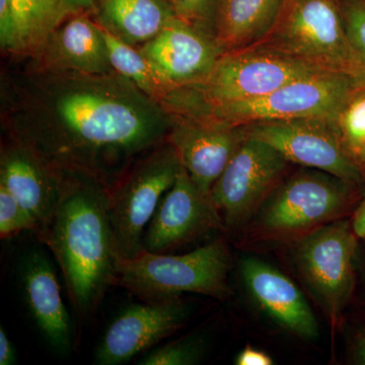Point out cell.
Wrapping results in <instances>:
<instances>
[{
  "label": "cell",
  "mask_w": 365,
  "mask_h": 365,
  "mask_svg": "<svg viewBox=\"0 0 365 365\" xmlns=\"http://www.w3.org/2000/svg\"><path fill=\"white\" fill-rule=\"evenodd\" d=\"M181 168L167 139L137 158L108 189V215L118 258H132L143 251L146 227Z\"/></svg>",
  "instance_id": "52a82bcc"
},
{
  "label": "cell",
  "mask_w": 365,
  "mask_h": 365,
  "mask_svg": "<svg viewBox=\"0 0 365 365\" xmlns=\"http://www.w3.org/2000/svg\"><path fill=\"white\" fill-rule=\"evenodd\" d=\"M235 364L237 365H272L273 359L267 353L261 351V350L255 349L251 346H247L246 348L239 353L235 359Z\"/></svg>",
  "instance_id": "f546056e"
},
{
  "label": "cell",
  "mask_w": 365,
  "mask_h": 365,
  "mask_svg": "<svg viewBox=\"0 0 365 365\" xmlns=\"http://www.w3.org/2000/svg\"><path fill=\"white\" fill-rule=\"evenodd\" d=\"M230 254L222 241H213L187 254H155L143 250L118 259L114 285L146 302L179 297L185 292L225 299L230 294Z\"/></svg>",
  "instance_id": "5b68a950"
},
{
  "label": "cell",
  "mask_w": 365,
  "mask_h": 365,
  "mask_svg": "<svg viewBox=\"0 0 365 365\" xmlns=\"http://www.w3.org/2000/svg\"><path fill=\"white\" fill-rule=\"evenodd\" d=\"M222 216L210 194L204 193L181 168L143 235V250L163 254L222 227Z\"/></svg>",
  "instance_id": "7c38bea8"
},
{
  "label": "cell",
  "mask_w": 365,
  "mask_h": 365,
  "mask_svg": "<svg viewBox=\"0 0 365 365\" xmlns=\"http://www.w3.org/2000/svg\"><path fill=\"white\" fill-rule=\"evenodd\" d=\"M289 163L270 144L247 137L211 189L228 227H239L265 202Z\"/></svg>",
  "instance_id": "8fae6325"
},
{
  "label": "cell",
  "mask_w": 365,
  "mask_h": 365,
  "mask_svg": "<svg viewBox=\"0 0 365 365\" xmlns=\"http://www.w3.org/2000/svg\"><path fill=\"white\" fill-rule=\"evenodd\" d=\"M0 45L13 55L16 47V24L11 0H0Z\"/></svg>",
  "instance_id": "f1b7e54d"
},
{
  "label": "cell",
  "mask_w": 365,
  "mask_h": 365,
  "mask_svg": "<svg viewBox=\"0 0 365 365\" xmlns=\"http://www.w3.org/2000/svg\"><path fill=\"white\" fill-rule=\"evenodd\" d=\"M203 354V343L189 338L168 343L151 350L139 359L141 365H190L195 364Z\"/></svg>",
  "instance_id": "d4e9b609"
},
{
  "label": "cell",
  "mask_w": 365,
  "mask_h": 365,
  "mask_svg": "<svg viewBox=\"0 0 365 365\" xmlns=\"http://www.w3.org/2000/svg\"><path fill=\"white\" fill-rule=\"evenodd\" d=\"M256 46L365 86L364 66L348 37L339 0H287L273 30Z\"/></svg>",
  "instance_id": "277c9868"
},
{
  "label": "cell",
  "mask_w": 365,
  "mask_h": 365,
  "mask_svg": "<svg viewBox=\"0 0 365 365\" xmlns=\"http://www.w3.org/2000/svg\"><path fill=\"white\" fill-rule=\"evenodd\" d=\"M357 165H359V168L360 170H361V172L362 169H365V148L364 153H362L361 157L359 158V163H357Z\"/></svg>",
  "instance_id": "e575fe53"
},
{
  "label": "cell",
  "mask_w": 365,
  "mask_h": 365,
  "mask_svg": "<svg viewBox=\"0 0 365 365\" xmlns=\"http://www.w3.org/2000/svg\"><path fill=\"white\" fill-rule=\"evenodd\" d=\"M348 37L365 68V0H339Z\"/></svg>",
  "instance_id": "83f0119b"
},
{
  "label": "cell",
  "mask_w": 365,
  "mask_h": 365,
  "mask_svg": "<svg viewBox=\"0 0 365 365\" xmlns=\"http://www.w3.org/2000/svg\"><path fill=\"white\" fill-rule=\"evenodd\" d=\"M241 273L250 294L276 324L304 339L318 337V322L309 302L287 275L256 258L242 260Z\"/></svg>",
  "instance_id": "d6986e66"
},
{
  "label": "cell",
  "mask_w": 365,
  "mask_h": 365,
  "mask_svg": "<svg viewBox=\"0 0 365 365\" xmlns=\"http://www.w3.org/2000/svg\"><path fill=\"white\" fill-rule=\"evenodd\" d=\"M16 361V349L4 327L1 326L0 327V365H13Z\"/></svg>",
  "instance_id": "4dcf8cb0"
},
{
  "label": "cell",
  "mask_w": 365,
  "mask_h": 365,
  "mask_svg": "<svg viewBox=\"0 0 365 365\" xmlns=\"http://www.w3.org/2000/svg\"><path fill=\"white\" fill-rule=\"evenodd\" d=\"M187 316L188 309L180 297L125 307L106 329L96 350V364H127L176 332Z\"/></svg>",
  "instance_id": "4fadbf2b"
},
{
  "label": "cell",
  "mask_w": 365,
  "mask_h": 365,
  "mask_svg": "<svg viewBox=\"0 0 365 365\" xmlns=\"http://www.w3.org/2000/svg\"><path fill=\"white\" fill-rule=\"evenodd\" d=\"M37 220L0 185V237L11 239L24 230L39 232Z\"/></svg>",
  "instance_id": "484cf974"
},
{
  "label": "cell",
  "mask_w": 365,
  "mask_h": 365,
  "mask_svg": "<svg viewBox=\"0 0 365 365\" xmlns=\"http://www.w3.org/2000/svg\"><path fill=\"white\" fill-rule=\"evenodd\" d=\"M352 227L359 239H365V195L353 215Z\"/></svg>",
  "instance_id": "d6a6232c"
},
{
  "label": "cell",
  "mask_w": 365,
  "mask_h": 365,
  "mask_svg": "<svg viewBox=\"0 0 365 365\" xmlns=\"http://www.w3.org/2000/svg\"><path fill=\"white\" fill-rule=\"evenodd\" d=\"M90 13L98 25L136 48L177 18L165 0H100Z\"/></svg>",
  "instance_id": "44dd1931"
},
{
  "label": "cell",
  "mask_w": 365,
  "mask_h": 365,
  "mask_svg": "<svg viewBox=\"0 0 365 365\" xmlns=\"http://www.w3.org/2000/svg\"><path fill=\"white\" fill-rule=\"evenodd\" d=\"M20 275L24 299L41 335L60 356L71 354V319L51 262L43 252L34 250L21 261Z\"/></svg>",
  "instance_id": "ac0fdd59"
},
{
  "label": "cell",
  "mask_w": 365,
  "mask_h": 365,
  "mask_svg": "<svg viewBox=\"0 0 365 365\" xmlns=\"http://www.w3.org/2000/svg\"><path fill=\"white\" fill-rule=\"evenodd\" d=\"M23 58L34 66L52 71L88 74L116 72L110 61L100 26L88 11L67 14L39 49Z\"/></svg>",
  "instance_id": "2e32d148"
},
{
  "label": "cell",
  "mask_w": 365,
  "mask_h": 365,
  "mask_svg": "<svg viewBox=\"0 0 365 365\" xmlns=\"http://www.w3.org/2000/svg\"><path fill=\"white\" fill-rule=\"evenodd\" d=\"M58 262L72 307L90 316L114 285L118 256L108 215V188L83 175L61 173V192L39 234Z\"/></svg>",
  "instance_id": "7a4b0ae2"
},
{
  "label": "cell",
  "mask_w": 365,
  "mask_h": 365,
  "mask_svg": "<svg viewBox=\"0 0 365 365\" xmlns=\"http://www.w3.org/2000/svg\"><path fill=\"white\" fill-rule=\"evenodd\" d=\"M350 182L318 170L300 172L262 204L260 225L272 235L309 232L337 220L349 199Z\"/></svg>",
  "instance_id": "9c48e42d"
},
{
  "label": "cell",
  "mask_w": 365,
  "mask_h": 365,
  "mask_svg": "<svg viewBox=\"0 0 365 365\" xmlns=\"http://www.w3.org/2000/svg\"><path fill=\"white\" fill-rule=\"evenodd\" d=\"M21 59L2 74L4 129L57 172L109 189L167 140L174 116L117 72L52 71Z\"/></svg>",
  "instance_id": "6da1fadb"
},
{
  "label": "cell",
  "mask_w": 365,
  "mask_h": 365,
  "mask_svg": "<svg viewBox=\"0 0 365 365\" xmlns=\"http://www.w3.org/2000/svg\"><path fill=\"white\" fill-rule=\"evenodd\" d=\"M137 48L173 88L202 81L223 54L212 36L179 18Z\"/></svg>",
  "instance_id": "9a60e30c"
},
{
  "label": "cell",
  "mask_w": 365,
  "mask_h": 365,
  "mask_svg": "<svg viewBox=\"0 0 365 365\" xmlns=\"http://www.w3.org/2000/svg\"><path fill=\"white\" fill-rule=\"evenodd\" d=\"M0 185L37 220L40 234L51 220L61 192V173L37 153L7 136L0 151Z\"/></svg>",
  "instance_id": "e0dca14e"
},
{
  "label": "cell",
  "mask_w": 365,
  "mask_h": 365,
  "mask_svg": "<svg viewBox=\"0 0 365 365\" xmlns=\"http://www.w3.org/2000/svg\"><path fill=\"white\" fill-rule=\"evenodd\" d=\"M357 239L351 222L335 220L307 232L295 253L300 274L333 322L351 297Z\"/></svg>",
  "instance_id": "ba28073f"
},
{
  "label": "cell",
  "mask_w": 365,
  "mask_h": 365,
  "mask_svg": "<svg viewBox=\"0 0 365 365\" xmlns=\"http://www.w3.org/2000/svg\"><path fill=\"white\" fill-rule=\"evenodd\" d=\"M325 73L282 53L255 46L223 53L202 81L170 91L163 108L173 116H182L205 106L261 97L297 79Z\"/></svg>",
  "instance_id": "3957f363"
},
{
  "label": "cell",
  "mask_w": 365,
  "mask_h": 365,
  "mask_svg": "<svg viewBox=\"0 0 365 365\" xmlns=\"http://www.w3.org/2000/svg\"><path fill=\"white\" fill-rule=\"evenodd\" d=\"M287 0H220L215 38L222 53L258 45L273 30Z\"/></svg>",
  "instance_id": "ffe728a7"
},
{
  "label": "cell",
  "mask_w": 365,
  "mask_h": 365,
  "mask_svg": "<svg viewBox=\"0 0 365 365\" xmlns=\"http://www.w3.org/2000/svg\"><path fill=\"white\" fill-rule=\"evenodd\" d=\"M362 88L365 86L350 76L319 74L292 81L261 97L205 106L182 117L232 127L302 118L337 120L350 98Z\"/></svg>",
  "instance_id": "8992f818"
},
{
  "label": "cell",
  "mask_w": 365,
  "mask_h": 365,
  "mask_svg": "<svg viewBox=\"0 0 365 365\" xmlns=\"http://www.w3.org/2000/svg\"><path fill=\"white\" fill-rule=\"evenodd\" d=\"M336 127L345 150L357 165L365 148V88L348 101L336 120Z\"/></svg>",
  "instance_id": "cb8c5ba5"
},
{
  "label": "cell",
  "mask_w": 365,
  "mask_h": 365,
  "mask_svg": "<svg viewBox=\"0 0 365 365\" xmlns=\"http://www.w3.org/2000/svg\"><path fill=\"white\" fill-rule=\"evenodd\" d=\"M16 24L13 56L28 57L43 45L67 13L62 0H11Z\"/></svg>",
  "instance_id": "7402d4cb"
},
{
  "label": "cell",
  "mask_w": 365,
  "mask_h": 365,
  "mask_svg": "<svg viewBox=\"0 0 365 365\" xmlns=\"http://www.w3.org/2000/svg\"><path fill=\"white\" fill-rule=\"evenodd\" d=\"M100 28L114 71L163 106L174 88L160 78L138 48L118 39L101 26Z\"/></svg>",
  "instance_id": "603a6c76"
},
{
  "label": "cell",
  "mask_w": 365,
  "mask_h": 365,
  "mask_svg": "<svg viewBox=\"0 0 365 365\" xmlns=\"http://www.w3.org/2000/svg\"><path fill=\"white\" fill-rule=\"evenodd\" d=\"M245 127L249 137L270 144L289 163L328 173L350 184L361 178V170L343 146L336 120L302 118Z\"/></svg>",
  "instance_id": "30bf717a"
},
{
  "label": "cell",
  "mask_w": 365,
  "mask_h": 365,
  "mask_svg": "<svg viewBox=\"0 0 365 365\" xmlns=\"http://www.w3.org/2000/svg\"><path fill=\"white\" fill-rule=\"evenodd\" d=\"M246 127L174 116L168 141L181 165L204 193L210 194L235 153L246 140Z\"/></svg>",
  "instance_id": "5bb4252c"
},
{
  "label": "cell",
  "mask_w": 365,
  "mask_h": 365,
  "mask_svg": "<svg viewBox=\"0 0 365 365\" xmlns=\"http://www.w3.org/2000/svg\"><path fill=\"white\" fill-rule=\"evenodd\" d=\"M68 14L90 13L100 0H62Z\"/></svg>",
  "instance_id": "1f68e13d"
},
{
  "label": "cell",
  "mask_w": 365,
  "mask_h": 365,
  "mask_svg": "<svg viewBox=\"0 0 365 365\" xmlns=\"http://www.w3.org/2000/svg\"><path fill=\"white\" fill-rule=\"evenodd\" d=\"M177 18L215 38V21L220 0H165Z\"/></svg>",
  "instance_id": "4316f807"
},
{
  "label": "cell",
  "mask_w": 365,
  "mask_h": 365,
  "mask_svg": "<svg viewBox=\"0 0 365 365\" xmlns=\"http://www.w3.org/2000/svg\"><path fill=\"white\" fill-rule=\"evenodd\" d=\"M357 353H359V360L361 361V364H365V336L360 340Z\"/></svg>",
  "instance_id": "836d02e7"
}]
</instances>
